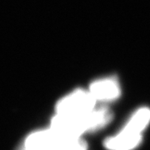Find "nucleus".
Instances as JSON below:
<instances>
[{
    "mask_svg": "<svg viewBox=\"0 0 150 150\" xmlns=\"http://www.w3.org/2000/svg\"><path fill=\"white\" fill-rule=\"evenodd\" d=\"M112 118L105 108H94L90 112L78 115L57 113L51 121V128L56 134L65 138H80L83 134L105 126Z\"/></svg>",
    "mask_w": 150,
    "mask_h": 150,
    "instance_id": "nucleus-1",
    "label": "nucleus"
},
{
    "mask_svg": "<svg viewBox=\"0 0 150 150\" xmlns=\"http://www.w3.org/2000/svg\"><path fill=\"white\" fill-rule=\"evenodd\" d=\"M96 102L89 91L76 90L59 100L56 111L59 114L64 115L83 114L93 110Z\"/></svg>",
    "mask_w": 150,
    "mask_h": 150,
    "instance_id": "nucleus-2",
    "label": "nucleus"
},
{
    "mask_svg": "<svg viewBox=\"0 0 150 150\" xmlns=\"http://www.w3.org/2000/svg\"><path fill=\"white\" fill-rule=\"evenodd\" d=\"M88 91L96 101H112L120 95V87L113 79H102L94 81Z\"/></svg>",
    "mask_w": 150,
    "mask_h": 150,
    "instance_id": "nucleus-3",
    "label": "nucleus"
},
{
    "mask_svg": "<svg viewBox=\"0 0 150 150\" xmlns=\"http://www.w3.org/2000/svg\"><path fill=\"white\" fill-rule=\"evenodd\" d=\"M141 139V134L122 129L118 134L108 138L104 145L108 150H132L139 144Z\"/></svg>",
    "mask_w": 150,
    "mask_h": 150,
    "instance_id": "nucleus-4",
    "label": "nucleus"
},
{
    "mask_svg": "<svg viewBox=\"0 0 150 150\" xmlns=\"http://www.w3.org/2000/svg\"><path fill=\"white\" fill-rule=\"evenodd\" d=\"M150 122V109L141 108L134 112L123 129L134 134H141Z\"/></svg>",
    "mask_w": 150,
    "mask_h": 150,
    "instance_id": "nucleus-5",
    "label": "nucleus"
}]
</instances>
